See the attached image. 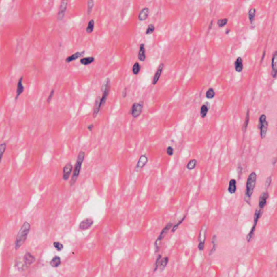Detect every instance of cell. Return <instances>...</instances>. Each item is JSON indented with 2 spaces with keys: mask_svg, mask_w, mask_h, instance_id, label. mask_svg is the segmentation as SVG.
Returning a JSON list of instances; mask_svg holds the SVG:
<instances>
[{
  "mask_svg": "<svg viewBox=\"0 0 277 277\" xmlns=\"http://www.w3.org/2000/svg\"><path fill=\"white\" fill-rule=\"evenodd\" d=\"M210 108V105L208 102H205L201 107L200 110V115L202 118H204L206 116L208 112V110Z\"/></svg>",
  "mask_w": 277,
  "mask_h": 277,
  "instance_id": "obj_21",
  "label": "cell"
},
{
  "mask_svg": "<svg viewBox=\"0 0 277 277\" xmlns=\"http://www.w3.org/2000/svg\"><path fill=\"white\" fill-rule=\"evenodd\" d=\"M154 30H155V27L154 25L153 24H150L148 26L146 33L147 35H150L153 33Z\"/></svg>",
  "mask_w": 277,
  "mask_h": 277,
  "instance_id": "obj_36",
  "label": "cell"
},
{
  "mask_svg": "<svg viewBox=\"0 0 277 277\" xmlns=\"http://www.w3.org/2000/svg\"><path fill=\"white\" fill-rule=\"evenodd\" d=\"M94 21L93 20H91L88 23V26L86 28L87 33H92L93 31L94 30Z\"/></svg>",
  "mask_w": 277,
  "mask_h": 277,
  "instance_id": "obj_34",
  "label": "cell"
},
{
  "mask_svg": "<svg viewBox=\"0 0 277 277\" xmlns=\"http://www.w3.org/2000/svg\"><path fill=\"white\" fill-rule=\"evenodd\" d=\"M234 67H235V69L238 73H240L242 71L243 69V62L242 60V57H238L234 63Z\"/></svg>",
  "mask_w": 277,
  "mask_h": 277,
  "instance_id": "obj_20",
  "label": "cell"
},
{
  "mask_svg": "<svg viewBox=\"0 0 277 277\" xmlns=\"http://www.w3.org/2000/svg\"><path fill=\"white\" fill-rule=\"evenodd\" d=\"M149 14V9L148 8H145L142 9L139 15V20L141 21L146 20Z\"/></svg>",
  "mask_w": 277,
  "mask_h": 277,
  "instance_id": "obj_22",
  "label": "cell"
},
{
  "mask_svg": "<svg viewBox=\"0 0 277 277\" xmlns=\"http://www.w3.org/2000/svg\"><path fill=\"white\" fill-rule=\"evenodd\" d=\"M258 128L260 131V136L261 139L265 137L268 129V123L266 121V116L261 115L259 118Z\"/></svg>",
  "mask_w": 277,
  "mask_h": 277,
  "instance_id": "obj_5",
  "label": "cell"
},
{
  "mask_svg": "<svg viewBox=\"0 0 277 277\" xmlns=\"http://www.w3.org/2000/svg\"><path fill=\"white\" fill-rule=\"evenodd\" d=\"M85 156V153L83 151H81L79 153L78 156V158L76 160V162L75 163V168L73 172V174L72 176V178L71 181V185L73 186L75 184L76 181L77 180L78 176H79L80 172L81 170V168L82 163L84 161V158Z\"/></svg>",
  "mask_w": 277,
  "mask_h": 277,
  "instance_id": "obj_3",
  "label": "cell"
},
{
  "mask_svg": "<svg viewBox=\"0 0 277 277\" xmlns=\"http://www.w3.org/2000/svg\"><path fill=\"white\" fill-rule=\"evenodd\" d=\"M93 224V221L92 219L87 218L82 221L80 224V229L82 230H86L90 228L91 226Z\"/></svg>",
  "mask_w": 277,
  "mask_h": 277,
  "instance_id": "obj_15",
  "label": "cell"
},
{
  "mask_svg": "<svg viewBox=\"0 0 277 277\" xmlns=\"http://www.w3.org/2000/svg\"><path fill=\"white\" fill-rule=\"evenodd\" d=\"M68 5V0H62L60 9L57 14V20L59 21H62L64 18L66 13L67 7Z\"/></svg>",
  "mask_w": 277,
  "mask_h": 277,
  "instance_id": "obj_8",
  "label": "cell"
},
{
  "mask_svg": "<svg viewBox=\"0 0 277 277\" xmlns=\"http://www.w3.org/2000/svg\"><path fill=\"white\" fill-rule=\"evenodd\" d=\"M7 148V144L6 143H2L0 144V163L2 160V159L3 158V156L5 154V151L6 150Z\"/></svg>",
  "mask_w": 277,
  "mask_h": 277,
  "instance_id": "obj_32",
  "label": "cell"
},
{
  "mask_svg": "<svg viewBox=\"0 0 277 277\" xmlns=\"http://www.w3.org/2000/svg\"><path fill=\"white\" fill-rule=\"evenodd\" d=\"M230 31H231V30H230V29H227V31H226V33H226V34H228Z\"/></svg>",
  "mask_w": 277,
  "mask_h": 277,
  "instance_id": "obj_51",
  "label": "cell"
},
{
  "mask_svg": "<svg viewBox=\"0 0 277 277\" xmlns=\"http://www.w3.org/2000/svg\"><path fill=\"white\" fill-rule=\"evenodd\" d=\"M168 262V258L167 257H165L161 260V261L160 262V269L161 271H163L165 270V267H166L167 264Z\"/></svg>",
  "mask_w": 277,
  "mask_h": 277,
  "instance_id": "obj_30",
  "label": "cell"
},
{
  "mask_svg": "<svg viewBox=\"0 0 277 277\" xmlns=\"http://www.w3.org/2000/svg\"><path fill=\"white\" fill-rule=\"evenodd\" d=\"M261 210H260V208H257V209L255 210V216H254V224H253V226L252 228L251 229V231L250 232V233L247 235V236L246 237V240L248 242H250L251 241L252 239V238L253 237V235H254V233H255V227H256V226H257V224L258 221L259 220V219L260 217V216H261Z\"/></svg>",
  "mask_w": 277,
  "mask_h": 277,
  "instance_id": "obj_6",
  "label": "cell"
},
{
  "mask_svg": "<svg viewBox=\"0 0 277 277\" xmlns=\"http://www.w3.org/2000/svg\"><path fill=\"white\" fill-rule=\"evenodd\" d=\"M204 246H205V240H202V241H201V242H199V245H198V248L199 250L200 251H202L203 250V248H204Z\"/></svg>",
  "mask_w": 277,
  "mask_h": 277,
  "instance_id": "obj_42",
  "label": "cell"
},
{
  "mask_svg": "<svg viewBox=\"0 0 277 277\" xmlns=\"http://www.w3.org/2000/svg\"><path fill=\"white\" fill-rule=\"evenodd\" d=\"M146 50L145 48V44H142L140 46L139 52L138 54L139 60L141 62L145 61L146 60Z\"/></svg>",
  "mask_w": 277,
  "mask_h": 277,
  "instance_id": "obj_19",
  "label": "cell"
},
{
  "mask_svg": "<svg viewBox=\"0 0 277 277\" xmlns=\"http://www.w3.org/2000/svg\"><path fill=\"white\" fill-rule=\"evenodd\" d=\"M228 22V19L227 18H223V19H219L218 20V25L220 28L224 27L225 25H227Z\"/></svg>",
  "mask_w": 277,
  "mask_h": 277,
  "instance_id": "obj_38",
  "label": "cell"
},
{
  "mask_svg": "<svg viewBox=\"0 0 277 277\" xmlns=\"http://www.w3.org/2000/svg\"><path fill=\"white\" fill-rule=\"evenodd\" d=\"M276 163V158H274L272 159V165L274 166Z\"/></svg>",
  "mask_w": 277,
  "mask_h": 277,
  "instance_id": "obj_50",
  "label": "cell"
},
{
  "mask_svg": "<svg viewBox=\"0 0 277 277\" xmlns=\"http://www.w3.org/2000/svg\"><path fill=\"white\" fill-rule=\"evenodd\" d=\"M197 161L195 159H192L190 160L189 163H188L187 165V168L189 170H192L197 166Z\"/></svg>",
  "mask_w": 277,
  "mask_h": 277,
  "instance_id": "obj_31",
  "label": "cell"
},
{
  "mask_svg": "<svg viewBox=\"0 0 277 277\" xmlns=\"http://www.w3.org/2000/svg\"><path fill=\"white\" fill-rule=\"evenodd\" d=\"M163 67H164L163 63H161V64L159 65V66L158 68L157 71L155 74V75H154L153 80L152 84H153V85H155L156 84L158 83L159 80L160 79V77L161 74V73H162Z\"/></svg>",
  "mask_w": 277,
  "mask_h": 277,
  "instance_id": "obj_16",
  "label": "cell"
},
{
  "mask_svg": "<svg viewBox=\"0 0 277 277\" xmlns=\"http://www.w3.org/2000/svg\"><path fill=\"white\" fill-rule=\"evenodd\" d=\"M110 89V80L109 78H107L104 81L101 87V91L103 92L102 97H101V106H104L106 103L107 97L109 95Z\"/></svg>",
  "mask_w": 277,
  "mask_h": 277,
  "instance_id": "obj_4",
  "label": "cell"
},
{
  "mask_svg": "<svg viewBox=\"0 0 277 277\" xmlns=\"http://www.w3.org/2000/svg\"><path fill=\"white\" fill-rule=\"evenodd\" d=\"M215 95H216V93L214 89L212 88H210L207 91L206 97L207 99H213L215 96Z\"/></svg>",
  "mask_w": 277,
  "mask_h": 277,
  "instance_id": "obj_33",
  "label": "cell"
},
{
  "mask_svg": "<svg viewBox=\"0 0 277 277\" xmlns=\"http://www.w3.org/2000/svg\"><path fill=\"white\" fill-rule=\"evenodd\" d=\"M23 76H22L18 81L17 84V89H16V96H15V100H17L18 97H20L23 92H24V86L23 85Z\"/></svg>",
  "mask_w": 277,
  "mask_h": 277,
  "instance_id": "obj_14",
  "label": "cell"
},
{
  "mask_svg": "<svg viewBox=\"0 0 277 277\" xmlns=\"http://www.w3.org/2000/svg\"><path fill=\"white\" fill-rule=\"evenodd\" d=\"M93 127H94V125H93V124H91V125H88V126H87V129H88V131H89L90 132H92Z\"/></svg>",
  "mask_w": 277,
  "mask_h": 277,
  "instance_id": "obj_47",
  "label": "cell"
},
{
  "mask_svg": "<svg viewBox=\"0 0 277 277\" xmlns=\"http://www.w3.org/2000/svg\"><path fill=\"white\" fill-rule=\"evenodd\" d=\"M265 54H266V51L264 50V52H263V56H262V58H261V62H262L263 60H264V57L265 56Z\"/></svg>",
  "mask_w": 277,
  "mask_h": 277,
  "instance_id": "obj_49",
  "label": "cell"
},
{
  "mask_svg": "<svg viewBox=\"0 0 277 277\" xmlns=\"http://www.w3.org/2000/svg\"><path fill=\"white\" fill-rule=\"evenodd\" d=\"M144 103L140 102H135L133 104L131 110H129V114L132 115V116L134 118L138 117L141 114L142 110L143 109Z\"/></svg>",
  "mask_w": 277,
  "mask_h": 277,
  "instance_id": "obj_7",
  "label": "cell"
},
{
  "mask_svg": "<svg viewBox=\"0 0 277 277\" xmlns=\"http://www.w3.org/2000/svg\"><path fill=\"white\" fill-rule=\"evenodd\" d=\"M277 51H275L273 54L272 58V76L273 78H276L277 76Z\"/></svg>",
  "mask_w": 277,
  "mask_h": 277,
  "instance_id": "obj_12",
  "label": "cell"
},
{
  "mask_svg": "<svg viewBox=\"0 0 277 277\" xmlns=\"http://www.w3.org/2000/svg\"><path fill=\"white\" fill-rule=\"evenodd\" d=\"M94 61V58L93 57H84L80 60V63L81 64L87 66L88 65L91 64Z\"/></svg>",
  "mask_w": 277,
  "mask_h": 277,
  "instance_id": "obj_26",
  "label": "cell"
},
{
  "mask_svg": "<svg viewBox=\"0 0 277 277\" xmlns=\"http://www.w3.org/2000/svg\"><path fill=\"white\" fill-rule=\"evenodd\" d=\"M126 96H127V88H125V89H123V91L122 97L123 98H125Z\"/></svg>",
  "mask_w": 277,
  "mask_h": 277,
  "instance_id": "obj_46",
  "label": "cell"
},
{
  "mask_svg": "<svg viewBox=\"0 0 277 277\" xmlns=\"http://www.w3.org/2000/svg\"><path fill=\"white\" fill-rule=\"evenodd\" d=\"M268 198V195L267 193L263 192L261 193L259 200V208L260 209L263 208L265 206L267 202V199Z\"/></svg>",
  "mask_w": 277,
  "mask_h": 277,
  "instance_id": "obj_17",
  "label": "cell"
},
{
  "mask_svg": "<svg viewBox=\"0 0 277 277\" xmlns=\"http://www.w3.org/2000/svg\"><path fill=\"white\" fill-rule=\"evenodd\" d=\"M101 107V97H97L95 102L93 113V117L94 118H95L97 117Z\"/></svg>",
  "mask_w": 277,
  "mask_h": 277,
  "instance_id": "obj_13",
  "label": "cell"
},
{
  "mask_svg": "<svg viewBox=\"0 0 277 277\" xmlns=\"http://www.w3.org/2000/svg\"><path fill=\"white\" fill-rule=\"evenodd\" d=\"M84 51L82 52H77V53H74V54L71 55L70 56H68V57L66 58V63H70L71 62L76 60L78 59H79V57L82 56L84 55Z\"/></svg>",
  "mask_w": 277,
  "mask_h": 277,
  "instance_id": "obj_18",
  "label": "cell"
},
{
  "mask_svg": "<svg viewBox=\"0 0 277 277\" xmlns=\"http://www.w3.org/2000/svg\"><path fill=\"white\" fill-rule=\"evenodd\" d=\"M53 245L55 247V248L57 250V251H61L62 250V249L63 248V245L61 244L60 242H54V244H53Z\"/></svg>",
  "mask_w": 277,
  "mask_h": 277,
  "instance_id": "obj_40",
  "label": "cell"
},
{
  "mask_svg": "<svg viewBox=\"0 0 277 277\" xmlns=\"http://www.w3.org/2000/svg\"><path fill=\"white\" fill-rule=\"evenodd\" d=\"M147 162H148L147 157L145 155H143L141 156L139 159L138 163H137L136 167L137 168H141L145 166Z\"/></svg>",
  "mask_w": 277,
  "mask_h": 277,
  "instance_id": "obj_23",
  "label": "cell"
},
{
  "mask_svg": "<svg viewBox=\"0 0 277 277\" xmlns=\"http://www.w3.org/2000/svg\"><path fill=\"white\" fill-rule=\"evenodd\" d=\"M212 244H213L212 248L209 252V255H212L216 251L217 247V237L216 235H214L212 239Z\"/></svg>",
  "mask_w": 277,
  "mask_h": 277,
  "instance_id": "obj_25",
  "label": "cell"
},
{
  "mask_svg": "<svg viewBox=\"0 0 277 277\" xmlns=\"http://www.w3.org/2000/svg\"><path fill=\"white\" fill-rule=\"evenodd\" d=\"M236 183V180L235 179H231L229 181L228 191L230 193L233 194L235 192L237 189Z\"/></svg>",
  "mask_w": 277,
  "mask_h": 277,
  "instance_id": "obj_24",
  "label": "cell"
},
{
  "mask_svg": "<svg viewBox=\"0 0 277 277\" xmlns=\"http://www.w3.org/2000/svg\"><path fill=\"white\" fill-rule=\"evenodd\" d=\"M186 217V216H184L180 221H179L177 223H176V224H175V225L173 226V229H172V232H176V231L177 229L178 228V227L179 226V225H180L184 221V220H185Z\"/></svg>",
  "mask_w": 277,
  "mask_h": 277,
  "instance_id": "obj_39",
  "label": "cell"
},
{
  "mask_svg": "<svg viewBox=\"0 0 277 277\" xmlns=\"http://www.w3.org/2000/svg\"><path fill=\"white\" fill-rule=\"evenodd\" d=\"M140 69H141V66L137 62H136L132 68L133 73L134 75H137L139 73Z\"/></svg>",
  "mask_w": 277,
  "mask_h": 277,
  "instance_id": "obj_29",
  "label": "cell"
},
{
  "mask_svg": "<svg viewBox=\"0 0 277 277\" xmlns=\"http://www.w3.org/2000/svg\"><path fill=\"white\" fill-rule=\"evenodd\" d=\"M35 258L29 252H27L23 257V263L25 266H28L34 263Z\"/></svg>",
  "mask_w": 277,
  "mask_h": 277,
  "instance_id": "obj_10",
  "label": "cell"
},
{
  "mask_svg": "<svg viewBox=\"0 0 277 277\" xmlns=\"http://www.w3.org/2000/svg\"><path fill=\"white\" fill-rule=\"evenodd\" d=\"M249 113H250V111H249V110L248 109L247 110L246 115L245 122H244V123L243 126H242V132H244V133H245L246 131L248 125V123H249V121H250V114H249Z\"/></svg>",
  "mask_w": 277,
  "mask_h": 277,
  "instance_id": "obj_28",
  "label": "cell"
},
{
  "mask_svg": "<svg viewBox=\"0 0 277 277\" xmlns=\"http://www.w3.org/2000/svg\"><path fill=\"white\" fill-rule=\"evenodd\" d=\"M161 255H159L157 259V261H156V263H155V267H154V271H157V268L158 267L159 264H160V260L161 259Z\"/></svg>",
  "mask_w": 277,
  "mask_h": 277,
  "instance_id": "obj_43",
  "label": "cell"
},
{
  "mask_svg": "<svg viewBox=\"0 0 277 277\" xmlns=\"http://www.w3.org/2000/svg\"><path fill=\"white\" fill-rule=\"evenodd\" d=\"M30 228L31 225L28 222H25L22 225L16 236L15 242V248L16 250L19 249L26 242L30 231Z\"/></svg>",
  "mask_w": 277,
  "mask_h": 277,
  "instance_id": "obj_1",
  "label": "cell"
},
{
  "mask_svg": "<svg viewBox=\"0 0 277 277\" xmlns=\"http://www.w3.org/2000/svg\"><path fill=\"white\" fill-rule=\"evenodd\" d=\"M61 264V259L59 257L55 256L50 262V265L53 267H57Z\"/></svg>",
  "mask_w": 277,
  "mask_h": 277,
  "instance_id": "obj_27",
  "label": "cell"
},
{
  "mask_svg": "<svg viewBox=\"0 0 277 277\" xmlns=\"http://www.w3.org/2000/svg\"><path fill=\"white\" fill-rule=\"evenodd\" d=\"M271 182H272V179L271 177H268L267 179V180L266 181V182H265V188L266 189H267L268 187H270V186L271 185Z\"/></svg>",
  "mask_w": 277,
  "mask_h": 277,
  "instance_id": "obj_41",
  "label": "cell"
},
{
  "mask_svg": "<svg viewBox=\"0 0 277 277\" xmlns=\"http://www.w3.org/2000/svg\"><path fill=\"white\" fill-rule=\"evenodd\" d=\"M73 170V166L71 163H68L66 165L63 169V179L65 180L68 179L71 176V173Z\"/></svg>",
  "mask_w": 277,
  "mask_h": 277,
  "instance_id": "obj_9",
  "label": "cell"
},
{
  "mask_svg": "<svg viewBox=\"0 0 277 277\" xmlns=\"http://www.w3.org/2000/svg\"><path fill=\"white\" fill-rule=\"evenodd\" d=\"M213 20H212L211 21V22H210V25H209V28H208V30H209V31L212 28V26H213Z\"/></svg>",
  "mask_w": 277,
  "mask_h": 277,
  "instance_id": "obj_48",
  "label": "cell"
},
{
  "mask_svg": "<svg viewBox=\"0 0 277 277\" xmlns=\"http://www.w3.org/2000/svg\"><path fill=\"white\" fill-rule=\"evenodd\" d=\"M54 92H55L54 89H52V90L51 91L50 93V94H49L48 97V99H47V102H48V103H50V101L52 100L53 96H54Z\"/></svg>",
  "mask_w": 277,
  "mask_h": 277,
  "instance_id": "obj_44",
  "label": "cell"
},
{
  "mask_svg": "<svg viewBox=\"0 0 277 277\" xmlns=\"http://www.w3.org/2000/svg\"><path fill=\"white\" fill-rule=\"evenodd\" d=\"M257 180V174L255 172H252L247 178L246 190L245 193V201L248 205H251V199L253 191L255 188Z\"/></svg>",
  "mask_w": 277,
  "mask_h": 277,
  "instance_id": "obj_2",
  "label": "cell"
},
{
  "mask_svg": "<svg viewBox=\"0 0 277 277\" xmlns=\"http://www.w3.org/2000/svg\"><path fill=\"white\" fill-rule=\"evenodd\" d=\"M172 226V224L171 223H168V224H167V225L165 226V227L162 230V231L161 232V233L160 234L157 240L155 242V247H156L157 248H158V244L159 242H160V241L163 239V237H164V235L166 234V233H167L168 231L171 228Z\"/></svg>",
  "mask_w": 277,
  "mask_h": 277,
  "instance_id": "obj_11",
  "label": "cell"
},
{
  "mask_svg": "<svg viewBox=\"0 0 277 277\" xmlns=\"http://www.w3.org/2000/svg\"><path fill=\"white\" fill-rule=\"evenodd\" d=\"M93 5H94V0H88V5H87V14H88V15H90L91 13Z\"/></svg>",
  "mask_w": 277,
  "mask_h": 277,
  "instance_id": "obj_37",
  "label": "cell"
},
{
  "mask_svg": "<svg viewBox=\"0 0 277 277\" xmlns=\"http://www.w3.org/2000/svg\"><path fill=\"white\" fill-rule=\"evenodd\" d=\"M167 153L169 156L173 155V148L171 146H169V147H167Z\"/></svg>",
  "mask_w": 277,
  "mask_h": 277,
  "instance_id": "obj_45",
  "label": "cell"
},
{
  "mask_svg": "<svg viewBox=\"0 0 277 277\" xmlns=\"http://www.w3.org/2000/svg\"><path fill=\"white\" fill-rule=\"evenodd\" d=\"M255 9L252 8L250 9L249 12H248V18L250 20V21L251 23H252L255 18Z\"/></svg>",
  "mask_w": 277,
  "mask_h": 277,
  "instance_id": "obj_35",
  "label": "cell"
}]
</instances>
